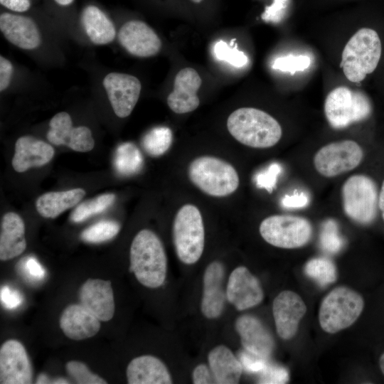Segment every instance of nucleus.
I'll return each mask as SVG.
<instances>
[{"label": "nucleus", "mask_w": 384, "mask_h": 384, "mask_svg": "<svg viewBox=\"0 0 384 384\" xmlns=\"http://www.w3.org/2000/svg\"><path fill=\"white\" fill-rule=\"evenodd\" d=\"M129 271L142 285L155 289L161 286L167 273V257L159 238L143 229L134 238L129 250Z\"/></svg>", "instance_id": "nucleus-1"}, {"label": "nucleus", "mask_w": 384, "mask_h": 384, "mask_svg": "<svg viewBox=\"0 0 384 384\" xmlns=\"http://www.w3.org/2000/svg\"><path fill=\"white\" fill-rule=\"evenodd\" d=\"M227 128L240 143L252 148L276 145L282 135L279 123L268 113L253 107H241L228 118Z\"/></svg>", "instance_id": "nucleus-2"}, {"label": "nucleus", "mask_w": 384, "mask_h": 384, "mask_svg": "<svg viewBox=\"0 0 384 384\" xmlns=\"http://www.w3.org/2000/svg\"><path fill=\"white\" fill-rule=\"evenodd\" d=\"M381 52L378 33L371 28H361L346 43L340 67L349 81L359 82L375 70Z\"/></svg>", "instance_id": "nucleus-3"}, {"label": "nucleus", "mask_w": 384, "mask_h": 384, "mask_svg": "<svg viewBox=\"0 0 384 384\" xmlns=\"http://www.w3.org/2000/svg\"><path fill=\"white\" fill-rule=\"evenodd\" d=\"M191 183L204 193L213 197H225L238 188L240 178L230 163L212 156L193 159L188 169Z\"/></svg>", "instance_id": "nucleus-4"}, {"label": "nucleus", "mask_w": 384, "mask_h": 384, "mask_svg": "<svg viewBox=\"0 0 384 384\" xmlns=\"http://www.w3.org/2000/svg\"><path fill=\"white\" fill-rule=\"evenodd\" d=\"M176 253L183 263H196L201 257L205 242L203 221L199 209L186 204L179 208L173 223Z\"/></svg>", "instance_id": "nucleus-5"}, {"label": "nucleus", "mask_w": 384, "mask_h": 384, "mask_svg": "<svg viewBox=\"0 0 384 384\" xmlns=\"http://www.w3.org/2000/svg\"><path fill=\"white\" fill-rule=\"evenodd\" d=\"M364 307L361 294L346 287H338L322 300L319 321L321 329L335 334L351 326L359 317Z\"/></svg>", "instance_id": "nucleus-6"}, {"label": "nucleus", "mask_w": 384, "mask_h": 384, "mask_svg": "<svg viewBox=\"0 0 384 384\" xmlns=\"http://www.w3.org/2000/svg\"><path fill=\"white\" fill-rule=\"evenodd\" d=\"M372 112L369 97L363 92L340 86L332 90L324 102V114L329 125L341 129L363 121Z\"/></svg>", "instance_id": "nucleus-7"}, {"label": "nucleus", "mask_w": 384, "mask_h": 384, "mask_svg": "<svg viewBox=\"0 0 384 384\" xmlns=\"http://www.w3.org/2000/svg\"><path fill=\"white\" fill-rule=\"evenodd\" d=\"M345 214L361 225H368L376 218L378 191L375 182L364 174L348 177L341 188Z\"/></svg>", "instance_id": "nucleus-8"}, {"label": "nucleus", "mask_w": 384, "mask_h": 384, "mask_svg": "<svg viewBox=\"0 0 384 384\" xmlns=\"http://www.w3.org/2000/svg\"><path fill=\"white\" fill-rule=\"evenodd\" d=\"M259 230L267 243L284 249L305 245L310 240L313 231L309 220L291 215H270L261 222Z\"/></svg>", "instance_id": "nucleus-9"}, {"label": "nucleus", "mask_w": 384, "mask_h": 384, "mask_svg": "<svg viewBox=\"0 0 384 384\" xmlns=\"http://www.w3.org/2000/svg\"><path fill=\"white\" fill-rule=\"evenodd\" d=\"M363 156L362 147L356 142L346 139L323 146L314 154L313 163L320 175L333 178L356 169Z\"/></svg>", "instance_id": "nucleus-10"}, {"label": "nucleus", "mask_w": 384, "mask_h": 384, "mask_svg": "<svg viewBox=\"0 0 384 384\" xmlns=\"http://www.w3.org/2000/svg\"><path fill=\"white\" fill-rule=\"evenodd\" d=\"M103 85L115 114L124 118L134 110L140 95L141 82L136 77L110 73L103 80Z\"/></svg>", "instance_id": "nucleus-11"}, {"label": "nucleus", "mask_w": 384, "mask_h": 384, "mask_svg": "<svg viewBox=\"0 0 384 384\" xmlns=\"http://www.w3.org/2000/svg\"><path fill=\"white\" fill-rule=\"evenodd\" d=\"M33 372L23 344L14 339L5 341L0 348V383H32Z\"/></svg>", "instance_id": "nucleus-12"}, {"label": "nucleus", "mask_w": 384, "mask_h": 384, "mask_svg": "<svg viewBox=\"0 0 384 384\" xmlns=\"http://www.w3.org/2000/svg\"><path fill=\"white\" fill-rule=\"evenodd\" d=\"M48 140L55 145H65L79 152L92 150L95 141L91 130L85 126L74 127L70 114L61 112L54 115L49 123Z\"/></svg>", "instance_id": "nucleus-13"}, {"label": "nucleus", "mask_w": 384, "mask_h": 384, "mask_svg": "<svg viewBox=\"0 0 384 384\" xmlns=\"http://www.w3.org/2000/svg\"><path fill=\"white\" fill-rule=\"evenodd\" d=\"M226 297L238 310L243 311L260 304L264 293L258 279L246 267L240 266L229 276Z\"/></svg>", "instance_id": "nucleus-14"}, {"label": "nucleus", "mask_w": 384, "mask_h": 384, "mask_svg": "<svg viewBox=\"0 0 384 384\" xmlns=\"http://www.w3.org/2000/svg\"><path fill=\"white\" fill-rule=\"evenodd\" d=\"M306 311V304L299 295L290 290L280 292L272 304V313L279 336L284 340L294 337Z\"/></svg>", "instance_id": "nucleus-15"}, {"label": "nucleus", "mask_w": 384, "mask_h": 384, "mask_svg": "<svg viewBox=\"0 0 384 384\" xmlns=\"http://www.w3.org/2000/svg\"><path fill=\"white\" fill-rule=\"evenodd\" d=\"M118 40L132 55L151 57L159 53L161 42L159 36L146 23L140 21H129L119 29Z\"/></svg>", "instance_id": "nucleus-16"}, {"label": "nucleus", "mask_w": 384, "mask_h": 384, "mask_svg": "<svg viewBox=\"0 0 384 384\" xmlns=\"http://www.w3.org/2000/svg\"><path fill=\"white\" fill-rule=\"evenodd\" d=\"M79 299L80 304L101 321L111 320L114 314V294L110 280L87 279L80 289Z\"/></svg>", "instance_id": "nucleus-17"}, {"label": "nucleus", "mask_w": 384, "mask_h": 384, "mask_svg": "<svg viewBox=\"0 0 384 384\" xmlns=\"http://www.w3.org/2000/svg\"><path fill=\"white\" fill-rule=\"evenodd\" d=\"M235 329L245 351L267 360L270 357L274 348V338L258 318L242 315L235 321Z\"/></svg>", "instance_id": "nucleus-18"}, {"label": "nucleus", "mask_w": 384, "mask_h": 384, "mask_svg": "<svg viewBox=\"0 0 384 384\" xmlns=\"http://www.w3.org/2000/svg\"><path fill=\"white\" fill-rule=\"evenodd\" d=\"M224 277V266L218 261L210 262L204 272L201 309L208 319H216L223 311L227 299Z\"/></svg>", "instance_id": "nucleus-19"}, {"label": "nucleus", "mask_w": 384, "mask_h": 384, "mask_svg": "<svg viewBox=\"0 0 384 384\" xmlns=\"http://www.w3.org/2000/svg\"><path fill=\"white\" fill-rule=\"evenodd\" d=\"M201 78L196 70L186 68L176 75L174 90L167 97L169 108L176 114H185L195 110L200 104L197 92Z\"/></svg>", "instance_id": "nucleus-20"}, {"label": "nucleus", "mask_w": 384, "mask_h": 384, "mask_svg": "<svg viewBox=\"0 0 384 384\" xmlns=\"http://www.w3.org/2000/svg\"><path fill=\"white\" fill-rule=\"evenodd\" d=\"M0 29L10 43L22 49H35L41 43L37 25L27 16L4 13L0 16Z\"/></svg>", "instance_id": "nucleus-21"}, {"label": "nucleus", "mask_w": 384, "mask_h": 384, "mask_svg": "<svg viewBox=\"0 0 384 384\" xmlns=\"http://www.w3.org/2000/svg\"><path fill=\"white\" fill-rule=\"evenodd\" d=\"M100 320L80 304L68 305L60 317V327L69 338L80 341L96 335Z\"/></svg>", "instance_id": "nucleus-22"}, {"label": "nucleus", "mask_w": 384, "mask_h": 384, "mask_svg": "<svg viewBox=\"0 0 384 384\" xmlns=\"http://www.w3.org/2000/svg\"><path fill=\"white\" fill-rule=\"evenodd\" d=\"M54 154V149L49 144L31 136H23L15 144L12 166L16 171L22 173L47 164Z\"/></svg>", "instance_id": "nucleus-23"}, {"label": "nucleus", "mask_w": 384, "mask_h": 384, "mask_svg": "<svg viewBox=\"0 0 384 384\" xmlns=\"http://www.w3.org/2000/svg\"><path fill=\"white\" fill-rule=\"evenodd\" d=\"M129 384H170L171 374L166 365L158 358L144 355L133 358L127 368Z\"/></svg>", "instance_id": "nucleus-24"}, {"label": "nucleus", "mask_w": 384, "mask_h": 384, "mask_svg": "<svg viewBox=\"0 0 384 384\" xmlns=\"http://www.w3.org/2000/svg\"><path fill=\"white\" fill-rule=\"evenodd\" d=\"M26 248L25 225L14 212L4 214L1 222L0 260L6 261L21 255Z\"/></svg>", "instance_id": "nucleus-25"}, {"label": "nucleus", "mask_w": 384, "mask_h": 384, "mask_svg": "<svg viewBox=\"0 0 384 384\" xmlns=\"http://www.w3.org/2000/svg\"><path fill=\"white\" fill-rule=\"evenodd\" d=\"M208 361L216 383H239L243 368L240 360L229 348L223 345L213 348L209 352Z\"/></svg>", "instance_id": "nucleus-26"}, {"label": "nucleus", "mask_w": 384, "mask_h": 384, "mask_svg": "<svg viewBox=\"0 0 384 384\" xmlns=\"http://www.w3.org/2000/svg\"><path fill=\"white\" fill-rule=\"evenodd\" d=\"M85 191L77 188L42 194L36 202L38 213L46 218H54L77 205L85 196Z\"/></svg>", "instance_id": "nucleus-27"}, {"label": "nucleus", "mask_w": 384, "mask_h": 384, "mask_svg": "<svg viewBox=\"0 0 384 384\" xmlns=\"http://www.w3.org/2000/svg\"><path fill=\"white\" fill-rule=\"evenodd\" d=\"M82 26L90 40L96 45H105L115 38L113 23L105 14L95 6H88L81 15Z\"/></svg>", "instance_id": "nucleus-28"}, {"label": "nucleus", "mask_w": 384, "mask_h": 384, "mask_svg": "<svg viewBox=\"0 0 384 384\" xmlns=\"http://www.w3.org/2000/svg\"><path fill=\"white\" fill-rule=\"evenodd\" d=\"M114 165L119 174L133 175L141 170L143 157L135 144L132 142H125L120 144L116 149Z\"/></svg>", "instance_id": "nucleus-29"}, {"label": "nucleus", "mask_w": 384, "mask_h": 384, "mask_svg": "<svg viewBox=\"0 0 384 384\" xmlns=\"http://www.w3.org/2000/svg\"><path fill=\"white\" fill-rule=\"evenodd\" d=\"M172 140V132L169 127H156L146 133L142 138V144L149 155L159 156L169 150Z\"/></svg>", "instance_id": "nucleus-30"}, {"label": "nucleus", "mask_w": 384, "mask_h": 384, "mask_svg": "<svg viewBox=\"0 0 384 384\" xmlns=\"http://www.w3.org/2000/svg\"><path fill=\"white\" fill-rule=\"evenodd\" d=\"M114 193H104L80 203L72 212L70 219L80 223L100 213L109 208L115 200Z\"/></svg>", "instance_id": "nucleus-31"}, {"label": "nucleus", "mask_w": 384, "mask_h": 384, "mask_svg": "<svg viewBox=\"0 0 384 384\" xmlns=\"http://www.w3.org/2000/svg\"><path fill=\"white\" fill-rule=\"evenodd\" d=\"M304 272L322 287L331 284L336 279V266L326 257H314L309 260L304 267Z\"/></svg>", "instance_id": "nucleus-32"}, {"label": "nucleus", "mask_w": 384, "mask_h": 384, "mask_svg": "<svg viewBox=\"0 0 384 384\" xmlns=\"http://www.w3.org/2000/svg\"><path fill=\"white\" fill-rule=\"evenodd\" d=\"M120 226L112 220H102L85 229L81 233L82 240L90 243H100L114 238Z\"/></svg>", "instance_id": "nucleus-33"}, {"label": "nucleus", "mask_w": 384, "mask_h": 384, "mask_svg": "<svg viewBox=\"0 0 384 384\" xmlns=\"http://www.w3.org/2000/svg\"><path fill=\"white\" fill-rule=\"evenodd\" d=\"M344 245V240L340 235L338 225L334 220H327L321 227L320 246L324 251L330 254L338 252Z\"/></svg>", "instance_id": "nucleus-34"}, {"label": "nucleus", "mask_w": 384, "mask_h": 384, "mask_svg": "<svg viewBox=\"0 0 384 384\" xmlns=\"http://www.w3.org/2000/svg\"><path fill=\"white\" fill-rule=\"evenodd\" d=\"M215 57L220 61L226 62L235 68H242L248 63L247 56L237 48V46H229L220 40L213 47Z\"/></svg>", "instance_id": "nucleus-35"}, {"label": "nucleus", "mask_w": 384, "mask_h": 384, "mask_svg": "<svg viewBox=\"0 0 384 384\" xmlns=\"http://www.w3.org/2000/svg\"><path fill=\"white\" fill-rule=\"evenodd\" d=\"M65 369L71 378L79 384H105V380L93 373L82 362L70 361L65 364Z\"/></svg>", "instance_id": "nucleus-36"}, {"label": "nucleus", "mask_w": 384, "mask_h": 384, "mask_svg": "<svg viewBox=\"0 0 384 384\" xmlns=\"http://www.w3.org/2000/svg\"><path fill=\"white\" fill-rule=\"evenodd\" d=\"M310 63L311 59L307 55H289L276 58L272 63V68L274 70L294 75L296 72L307 69Z\"/></svg>", "instance_id": "nucleus-37"}, {"label": "nucleus", "mask_w": 384, "mask_h": 384, "mask_svg": "<svg viewBox=\"0 0 384 384\" xmlns=\"http://www.w3.org/2000/svg\"><path fill=\"white\" fill-rule=\"evenodd\" d=\"M282 172V166L278 163H272L268 167L259 172L255 177L256 186L272 192L276 186L277 178Z\"/></svg>", "instance_id": "nucleus-38"}, {"label": "nucleus", "mask_w": 384, "mask_h": 384, "mask_svg": "<svg viewBox=\"0 0 384 384\" xmlns=\"http://www.w3.org/2000/svg\"><path fill=\"white\" fill-rule=\"evenodd\" d=\"M18 265L19 271L30 282L42 280L46 275L45 269L33 256L23 258Z\"/></svg>", "instance_id": "nucleus-39"}, {"label": "nucleus", "mask_w": 384, "mask_h": 384, "mask_svg": "<svg viewBox=\"0 0 384 384\" xmlns=\"http://www.w3.org/2000/svg\"><path fill=\"white\" fill-rule=\"evenodd\" d=\"M289 380L288 370L274 364H267L265 369L260 373L258 383L266 384H282Z\"/></svg>", "instance_id": "nucleus-40"}, {"label": "nucleus", "mask_w": 384, "mask_h": 384, "mask_svg": "<svg viewBox=\"0 0 384 384\" xmlns=\"http://www.w3.org/2000/svg\"><path fill=\"white\" fill-rule=\"evenodd\" d=\"M238 359L242 364V368L252 373H260L268 364L267 359L254 355L245 350L240 352Z\"/></svg>", "instance_id": "nucleus-41"}, {"label": "nucleus", "mask_w": 384, "mask_h": 384, "mask_svg": "<svg viewBox=\"0 0 384 384\" xmlns=\"http://www.w3.org/2000/svg\"><path fill=\"white\" fill-rule=\"evenodd\" d=\"M289 0H273L271 5L267 6L261 15L266 22L277 23L280 22L285 14Z\"/></svg>", "instance_id": "nucleus-42"}, {"label": "nucleus", "mask_w": 384, "mask_h": 384, "mask_svg": "<svg viewBox=\"0 0 384 384\" xmlns=\"http://www.w3.org/2000/svg\"><path fill=\"white\" fill-rule=\"evenodd\" d=\"M0 299L1 304L8 309L18 308L23 303V296L17 289H12L8 285L1 288Z\"/></svg>", "instance_id": "nucleus-43"}, {"label": "nucleus", "mask_w": 384, "mask_h": 384, "mask_svg": "<svg viewBox=\"0 0 384 384\" xmlns=\"http://www.w3.org/2000/svg\"><path fill=\"white\" fill-rule=\"evenodd\" d=\"M192 380L195 384L216 383L209 366L203 363L195 367L192 373Z\"/></svg>", "instance_id": "nucleus-44"}, {"label": "nucleus", "mask_w": 384, "mask_h": 384, "mask_svg": "<svg viewBox=\"0 0 384 384\" xmlns=\"http://www.w3.org/2000/svg\"><path fill=\"white\" fill-rule=\"evenodd\" d=\"M281 203L287 208H302L308 205L309 197L304 193L286 195L282 198Z\"/></svg>", "instance_id": "nucleus-45"}, {"label": "nucleus", "mask_w": 384, "mask_h": 384, "mask_svg": "<svg viewBox=\"0 0 384 384\" xmlns=\"http://www.w3.org/2000/svg\"><path fill=\"white\" fill-rule=\"evenodd\" d=\"M13 74V65L11 63L3 57L0 56V90H6L10 84Z\"/></svg>", "instance_id": "nucleus-46"}, {"label": "nucleus", "mask_w": 384, "mask_h": 384, "mask_svg": "<svg viewBox=\"0 0 384 384\" xmlns=\"http://www.w3.org/2000/svg\"><path fill=\"white\" fill-rule=\"evenodd\" d=\"M0 3L7 9L16 12L26 11L31 6L30 0H0Z\"/></svg>", "instance_id": "nucleus-47"}, {"label": "nucleus", "mask_w": 384, "mask_h": 384, "mask_svg": "<svg viewBox=\"0 0 384 384\" xmlns=\"http://www.w3.org/2000/svg\"><path fill=\"white\" fill-rule=\"evenodd\" d=\"M378 209L381 211L382 218L384 221V180L382 183V186L378 193Z\"/></svg>", "instance_id": "nucleus-48"}, {"label": "nucleus", "mask_w": 384, "mask_h": 384, "mask_svg": "<svg viewBox=\"0 0 384 384\" xmlns=\"http://www.w3.org/2000/svg\"><path fill=\"white\" fill-rule=\"evenodd\" d=\"M50 378L45 373H41L38 375L36 383L38 384L50 383Z\"/></svg>", "instance_id": "nucleus-49"}, {"label": "nucleus", "mask_w": 384, "mask_h": 384, "mask_svg": "<svg viewBox=\"0 0 384 384\" xmlns=\"http://www.w3.org/2000/svg\"><path fill=\"white\" fill-rule=\"evenodd\" d=\"M379 366L382 373L384 375V353L379 358Z\"/></svg>", "instance_id": "nucleus-50"}, {"label": "nucleus", "mask_w": 384, "mask_h": 384, "mask_svg": "<svg viewBox=\"0 0 384 384\" xmlns=\"http://www.w3.org/2000/svg\"><path fill=\"white\" fill-rule=\"evenodd\" d=\"M56 3L62 6H67L70 4L73 0H55Z\"/></svg>", "instance_id": "nucleus-51"}, {"label": "nucleus", "mask_w": 384, "mask_h": 384, "mask_svg": "<svg viewBox=\"0 0 384 384\" xmlns=\"http://www.w3.org/2000/svg\"><path fill=\"white\" fill-rule=\"evenodd\" d=\"M191 1H193L194 3H200L203 0H191Z\"/></svg>", "instance_id": "nucleus-52"}]
</instances>
